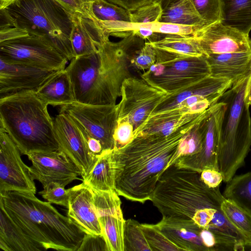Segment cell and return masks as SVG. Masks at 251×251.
Segmentation results:
<instances>
[{"instance_id":"cell-1","label":"cell","mask_w":251,"mask_h":251,"mask_svg":"<svg viewBox=\"0 0 251 251\" xmlns=\"http://www.w3.org/2000/svg\"><path fill=\"white\" fill-rule=\"evenodd\" d=\"M204 112L169 135H138L125 147L113 149L116 167L115 191L118 195L142 203L150 200L181 139Z\"/></svg>"},{"instance_id":"cell-2","label":"cell","mask_w":251,"mask_h":251,"mask_svg":"<svg viewBox=\"0 0 251 251\" xmlns=\"http://www.w3.org/2000/svg\"><path fill=\"white\" fill-rule=\"evenodd\" d=\"M145 43L132 33L118 42L109 40L91 54L74 57L65 70L73 85L75 101L116 104L121 97L123 82L133 76L130 61Z\"/></svg>"},{"instance_id":"cell-3","label":"cell","mask_w":251,"mask_h":251,"mask_svg":"<svg viewBox=\"0 0 251 251\" xmlns=\"http://www.w3.org/2000/svg\"><path fill=\"white\" fill-rule=\"evenodd\" d=\"M0 208L44 251H77L85 234L68 216L33 193L1 192Z\"/></svg>"},{"instance_id":"cell-4","label":"cell","mask_w":251,"mask_h":251,"mask_svg":"<svg viewBox=\"0 0 251 251\" xmlns=\"http://www.w3.org/2000/svg\"><path fill=\"white\" fill-rule=\"evenodd\" d=\"M48 105L34 91H24L0 97V130L5 131L21 154L58 150L53 119Z\"/></svg>"},{"instance_id":"cell-5","label":"cell","mask_w":251,"mask_h":251,"mask_svg":"<svg viewBox=\"0 0 251 251\" xmlns=\"http://www.w3.org/2000/svg\"><path fill=\"white\" fill-rule=\"evenodd\" d=\"M225 199L220 187L211 188L201 173L174 164L160 177L151 200L163 217L192 220L201 210H221Z\"/></svg>"},{"instance_id":"cell-6","label":"cell","mask_w":251,"mask_h":251,"mask_svg":"<svg viewBox=\"0 0 251 251\" xmlns=\"http://www.w3.org/2000/svg\"><path fill=\"white\" fill-rule=\"evenodd\" d=\"M249 75L233 84L219 100L226 106L220 131L217 163L226 183L244 166L251 150V117L250 105L245 99Z\"/></svg>"},{"instance_id":"cell-7","label":"cell","mask_w":251,"mask_h":251,"mask_svg":"<svg viewBox=\"0 0 251 251\" xmlns=\"http://www.w3.org/2000/svg\"><path fill=\"white\" fill-rule=\"evenodd\" d=\"M4 10L11 26L44 38L68 61L74 58L71 42L72 14L55 0H16Z\"/></svg>"},{"instance_id":"cell-8","label":"cell","mask_w":251,"mask_h":251,"mask_svg":"<svg viewBox=\"0 0 251 251\" xmlns=\"http://www.w3.org/2000/svg\"><path fill=\"white\" fill-rule=\"evenodd\" d=\"M155 50V63L140 75L153 86L171 93L210 75L204 55L185 56Z\"/></svg>"},{"instance_id":"cell-9","label":"cell","mask_w":251,"mask_h":251,"mask_svg":"<svg viewBox=\"0 0 251 251\" xmlns=\"http://www.w3.org/2000/svg\"><path fill=\"white\" fill-rule=\"evenodd\" d=\"M156 225L181 251H230L234 246L231 239L201 227L192 220L163 217Z\"/></svg>"},{"instance_id":"cell-10","label":"cell","mask_w":251,"mask_h":251,"mask_svg":"<svg viewBox=\"0 0 251 251\" xmlns=\"http://www.w3.org/2000/svg\"><path fill=\"white\" fill-rule=\"evenodd\" d=\"M75 124L99 140L103 151L115 147L114 134L118 125L119 104L95 105L75 101L60 106Z\"/></svg>"},{"instance_id":"cell-11","label":"cell","mask_w":251,"mask_h":251,"mask_svg":"<svg viewBox=\"0 0 251 251\" xmlns=\"http://www.w3.org/2000/svg\"><path fill=\"white\" fill-rule=\"evenodd\" d=\"M169 93L149 84L141 77L126 79L121 89L118 122H128L134 131L144 123Z\"/></svg>"},{"instance_id":"cell-12","label":"cell","mask_w":251,"mask_h":251,"mask_svg":"<svg viewBox=\"0 0 251 251\" xmlns=\"http://www.w3.org/2000/svg\"><path fill=\"white\" fill-rule=\"evenodd\" d=\"M0 58L58 71L65 69L68 62L47 40L32 35L0 42Z\"/></svg>"},{"instance_id":"cell-13","label":"cell","mask_w":251,"mask_h":251,"mask_svg":"<svg viewBox=\"0 0 251 251\" xmlns=\"http://www.w3.org/2000/svg\"><path fill=\"white\" fill-rule=\"evenodd\" d=\"M26 155L32 163L29 171L32 178L43 188L51 182L65 187L74 180H81L78 177L82 175L80 168L61 151H32Z\"/></svg>"},{"instance_id":"cell-14","label":"cell","mask_w":251,"mask_h":251,"mask_svg":"<svg viewBox=\"0 0 251 251\" xmlns=\"http://www.w3.org/2000/svg\"><path fill=\"white\" fill-rule=\"evenodd\" d=\"M21 155L9 135L0 130V193L21 191L36 194L29 167L22 161Z\"/></svg>"},{"instance_id":"cell-15","label":"cell","mask_w":251,"mask_h":251,"mask_svg":"<svg viewBox=\"0 0 251 251\" xmlns=\"http://www.w3.org/2000/svg\"><path fill=\"white\" fill-rule=\"evenodd\" d=\"M226 106L224 102L219 100L209 108L205 120L201 151L194 155L181 156L173 164L178 168L188 169L200 173L206 169L219 171L217 157L220 131Z\"/></svg>"},{"instance_id":"cell-16","label":"cell","mask_w":251,"mask_h":251,"mask_svg":"<svg viewBox=\"0 0 251 251\" xmlns=\"http://www.w3.org/2000/svg\"><path fill=\"white\" fill-rule=\"evenodd\" d=\"M93 191L94 203L109 251H124L126 221L116 191Z\"/></svg>"},{"instance_id":"cell-17","label":"cell","mask_w":251,"mask_h":251,"mask_svg":"<svg viewBox=\"0 0 251 251\" xmlns=\"http://www.w3.org/2000/svg\"><path fill=\"white\" fill-rule=\"evenodd\" d=\"M59 71L0 58V97L24 91L36 92Z\"/></svg>"},{"instance_id":"cell-18","label":"cell","mask_w":251,"mask_h":251,"mask_svg":"<svg viewBox=\"0 0 251 251\" xmlns=\"http://www.w3.org/2000/svg\"><path fill=\"white\" fill-rule=\"evenodd\" d=\"M53 130L59 146L58 150L77 165L83 178L92 169L97 155L89 151L78 128L65 113L60 112L53 119Z\"/></svg>"},{"instance_id":"cell-19","label":"cell","mask_w":251,"mask_h":251,"mask_svg":"<svg viewBox=\"0 0 251 251\" xmlns=\"http://www.w3.org/2000/svg\"><path fill=\"white\" fill-rule=\"evenodd\" d=\"M205 55L251 51L249 35L223 25L220 22L205 26L193 35Z\"/></svg>"},{"instance_id":"cell-20","label":"cell","mask_w":251,"mask_h":251,"mask_svg":"<svg viewBox=\"0 0 251 251\" xmlns=\"http://www.w3.org/2000/svg\"><path fill=\"white\" fill-rule=\"evenodd\" d=\"M69 191L67 216L85 234L102 235L92 189L82 182Z\"/></svg>"},{"instance_id":"cell-21","label":"cell","mask_w":251,"mask_h":251,"mask_svg":"<svg viewBox=\"0 0 251 251\" xmlns=\"http://www.w3.org/2000/svg\"><path fill=\"white\" fill-rule=\"evenodd\" d=\"M71 34L74 57L97 51L109 41V34L96 22L78 13H72Z\"/></svg>"},{"instance_id":"cell-22","label":"cell","mask_w":251,"mask_h":251,"mask_svg":"<svg viewBox=\"0 0 251 251\" xmlns=\"http://www.w3.org/2000/svg\"><path fill=\"white\" fill-rule=\"evenodd\" d=\"M205 56L210 75L213 77L228 80L233 85L250 75L251 51L213 54Z\"/></svg>"},{"instance_id":"cell-23","label":"cell","mask_w":251,"mask_h":251,"mask_svg":"<svg viewBox=\"0 0 251 251\" xmlns=\"http://www.w3.org/2000/svg\"><path fill=\"white\" fill-rule=\"evenodd\" d=\"M232 86V84L228 80L209 75L199 81L169 93L156 107L151 115L174 109L183 101L193 95L222 96Z\"/></svg>"},{"instance_id":"cell-24","label":"cell","mask_w":251,"mask_h":251,"mask_svg":"<svg viewBox=\"0 0 251 251\" xmlns=\"http://www.w3.org/2000/svg\"><path fill=\"white\" fill-rule=\"evenodd\" d=\"M35 92L48 105L62 106L75 101L73 85L65 69L56 73Z\"/></svg>"},{"instance_id":"cell-25","label":"cell","mask_w":251,"mask_h":251,"mask_svg":"<svg viewBox=\"0 0 251 251\" xmlns=\"http://www.w3.org/2000/svg\"><path fill=\"white\" fill-rule=\"evenodd\" d=\"M162 14L158 22L192 25L201 28L205 23L196 10L192 0H157Z\"/></svg>"},{"instance_id":"cell-26","label":"cell","mask_w":251,"mask_h":251,"mask_svg":"<svg viewBox=\"0 0 251 251\" xmlns=\"http://www.w3.org/2000/svg\"><path fill=\"white\" fill-rule=\"evenodd\" d=\"M82 181L97 191H115L116 167L113 150L103 151Z\"/></svg>"},{"instance_id":"cell-27","label":"cell","mask_w":251,"mask_h":251,"mask_svg":"<svg viewBox=\"0 0 251 251\" xmlns=\"http://www.w3.org/2000/svg\"><path fill=\"white\" fill-rule=\"evenodd\" d=\"M0 248L4 251H43L0 208Z\"/></svg>"},{"instance_id":"cell-28","label":"cell","mask_w":251,"mask_h":251,"mask_svg":"<svg viewBox=\"0 0 251 251\" xmlns=\"http://www.w3.org/2000/svg\"><path fill=\"white\" fill-rule=\"evenodd\" d=\"M220 22L249 35L251 30V0H220Z\"/></svg>"},{"instance_id":"cell-29","label":"cell","mask_w":251,"mask_h":251,"mask_svg":"<svg viewBox=\"0 0 251 251\" xmlns=\"http://www.w3.org/2000/svg\"><path fill=\"white\" fill-rule=\"evenodd\" d=\"M150 43L156 49L179 55L190 56L204 55L197 38L194 35L166 34L161 40Z\"/></svg>"},{"instance_id":"cell-30","label":"cell","mask_w":251,"mask_h":251,"mask_svg":"<svg viewBox=\"0 0 251 251\" xmlns=\"http://www.w3.org/2000/svg\"><path fill=\"white\" fill-rule=\"evenodd\" d=\"M223 195L251 214V172L235 175L226 182Z\"/></svg>"},{"instance_id":"cell-31","label":"cell","mask_w":251,"mask_h":251,"mask_svg":"<svg viewBox=\"0 0 251 251\" xmlns=\"http://www.w3.org/2000/svg\"><path fill=\"white\" fill-rule=\"evenodd\" d=\"M209 108L204 112L200 120L183 136L176 152L168 163L166 169L172 165L179 157L194 155L201 151L204 133L205 120Z\"/></svg>"},{"instance_id":"cell-32","label":"cell","mask_w":251,"mask_h":251,"mask_svg":"<svg viewBox=\"0 0 251 251\" xmlns=\"http://www.w3.org/2000/svg\"><path fill=\"white\" fill-rule=\"evenodd\" d=\"M92 12L99 25L112 22H131V12L106 0H94Z\"/></svg>"},{"instance_id":"cell-33","label":"cell","mask_w":251,"mask_h":251,"mask_svg":"<svg viewBox=\"0 0 251 251\" xmlns=\"http://www.w3.org/2000/svg\"><path fill=\"white\" fill-rule=\"evenodd\" d=\"M221 209L229 221L251 238V214L231 200L225 199Z\"/></svg>"},{"instance_id":"cell-34","label":"cell","mask_w":251,"mask_h":251,"mask_svg":"<svg viewBox=\"0 0 251 251\" xmlns=\"http://www.w3.org/2000/svg\"><path fill=\"white\" fill-rule=\"evenodd\" d=\"M124 243V251H151L141 228V224L133 219L125 222Z\"/></svg>"},{"instance_id":"cell-35","label":"cell","mask_w":251,"mask_h":251,"mask_svg":"<svg viewBox=\"0 0 251 251\" xmlns=\"http://www.w3.org/2000/svg\"><path fill=\"white\" fill-rule=\"evenodd\" d=\"M141 228L151 251H181L163 234L156 224H141Z\"/></svg>"},{"instance_id":"cell-36","label":"cell","mask_w":251,"mask_h":251,"mask_svg":"<svg viewBox=\"0 0 251 251\" xmlns=\"http://www.w3.org/2000/svg\"><path fill=\"white\" fill-rule=\"evenodd\" d=\"M156 60L155 49L149 42L146 41L143 47L138 50L132 57L130 67L135 72L143 73L149 70Z\"/></svg>"},{"instance_id":"cell-37","label":"cell","mask_w":251,"mask_h":251,"mask_svg":"<svg viewBox=\"0 0 251 251\" xmlns=\"http://www.w3.org/2000/svg\"><path fill=\"white\" fill-rule=\"evenodd\" d=\"M192 1L205 26L220 22L221 8L220 0H192Z\"/></svg>"},{"instance_id":"cell-38","label":"cell","mask_w":251,"mask_h":251,"mask_svg":"<svg viewBox=\"0 0 251 251\" xmlns=\"http://www.w3.org/2000/svg\"><path fill=\"white\" fill-rule=\"evenodd\" d=\"M162 14L161 7L155 1L142 6L130 15L131 22L136 24H148L158 22Z\"/></svg>"},{"instance_id":"cell-39","label":"cell","mask_w":251,"mask_h":251,"mask_svg":"<svg viewBox=\"0 0 251 251\" xmlns=\"http://www.w3.org/2000/svg\"><path fill=\"white\" fill-rule=\"evenodd\" d=\"M43 198L50 203L63 206L68 208L69 205V191L60 184L51 182L39 192Z\"/></svg>"},{"instance_id":"cell-40","label":"cell","mask_w":251,"mask_h":251,"mask_svg":"<svg viewBox=\"0 0 251 251\" xmlns=\"http://www.w3.org/2000/svg\"><path fill=\"white\" fill-rule=\"evenodd\" d=\"M147 26L154 32L181 36L193 35L196 31L201 29L192 25L160 22L148 23Z\"/></svg>"},{"instance_id":"cell-41","label":"cell","mask_w":251,"mask_h":251,"mask_svg":"<svg viewBox=\"0 0 251 251\" xmlns=\"http://www.w3.org/2000/svg\"><path fill=\"white\" fill-rule=\"evenodd\" d=\"M71 13H78L95 21L93 12L94 0H55ZM96 22V21H95Z\"/></svg>"},{"instance_id":"cell-42","label":"cell","mask_w":251,"mask_h":251,"mask_svg":"<svg viewBox=\"0 0 251 251\" xmlns=\"http://www.w3.org/2000/svg\"><path fill=\"white\" fill-rule=\"evenodd\" d=\"M114 149H120L125 147L134 138L133 126L128 122H118L114 132Z\"/></svg>"},{"instance_id":"cell-43","label":"cell","mask_w":251,"mask_h":251,"mask_svg":"<svg viewBox=\"0 0 251 251\" xmlns=\"http://www.w3.org/2000/svg\"><path fill=\"white\" fill-rule=\"evenodd\" d=\"M109 251L105 240L102 235L85 234L77 251Z\"/></svg>"},{"instance_id":"cell-44","label":"cell","mask_w":251,"mask_h":251,"mask_svg":"<svg viewBox=\"0 0 251 251\" xmlns=\"http://www.w3.org/2000/svg\"><path fill=\"white\" fill-rule=\"evenodd\" d=\"M202 180L209 187L216 188L223 181V176L221 173L217 170L206 169L201 173Z\"/></svg>"},{"instance_id":"cell-45","label":"cell","mask_w":251,"mask_h":251,"mask_svg":"<svg viewBox=\"0 0 251 251\" xmlns=\"http://www.w3.org/2000/svg\"><path fill=\"white\" fill-rule=\"evenodd\" d=\"M108 1L122 7L130 12L138 8L151 4L157 0H106Z\"/></svg>"},{"instance_id":"cell-46","label":"cell","mask_w":251,"mask_h":251,"mask_svg":"<svg viewBox=\"0 0 251 251\" xmlns=\"http://www.w3.org/2000/svg\"><path fill=\"white\" fill-rule=\"evenodd\" d=\"M30 35L27 31L23 28L11 26L0 29V43Z\"/></svg>"},{"instance_id":"cell-47","label":"cell","mask_w":251,"mask_h":251,"mask_svg":"<svg viewBox=\"0 0 251 251\" xmlns=\"http://www.w3.org/2000/svg\"><path fill=\"white\" fill-rule=\"evenodd\" d=\"M77 127L85 141L89 151L95 155L100 154L103 151V147L101 143L96 139L90 136L80 127L78 126H77Z\"/></svg>"},{"instance_id":"cell-48","label":"cell","mask_w":251,"mask_h":251,"mask_svg":"<svg viewBox=\"0 0 251 251\" xmlns=\"http://www.w3.org/2000/svg\"><path fill=\"white\" fill-rule=\"evenodd\" d=\"M245 99L246 102L251 105V71L247 83Z\"/></svg>"},{"instance_id":"cell-49","label":"cell","mask_w":251,"mask_h":251,"mask_svg":"<svg viewBox=\"0 0 251 251\" xmlns=\"http://www.w3.org/2000/svg\"><path fill=\"white\" fill-rule=\"evenodd\" d=\"M16 0H0V10L6 8Z\"/></svg>"}]
</instances>
